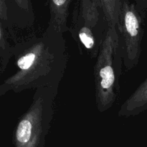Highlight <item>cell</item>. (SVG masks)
<instances>
[{
    "label": "cell",
    "instance_id": "52a82bcc",
    "mask_svg": "<svg viewBox=\"0 0 147 147\" xmlns=\"http://www.w3.org/2000/svg\"><path fill=\"white\" fill-rule=\"evenodd\" d=\"M48 3L50 18L47 27L63 35L69 30L67 19L72 0H53Z\"/></svg>",
    "mask_w": 147,
    "mask_h": 147
},
{
    "label": "cell",
    "instance_id": "9c48e42d",
    "mask_svg": "<svg viewBox=\"0 0 147 147\" xmlns=\"http://www.w3.org/2000/svg\"><path fill=\"white\" fill-rule=\"evenodd\" d=\"M1 30H0V41H1Z\"/></svg>",
    "mask_w": 147,
    "mask_h": 147
},
{
    "label": "cell",
    "instance_id": "6da1fadb",
    "mask_svg": "<svg viewBox=\"0 0 147 147\" xmlns=\"http://www.w3.org/2000/svg\"><path fill=\"white\" fill-rule=\"evenodd\" d=\"M17 71L4 88L19 93L25 90L58 88L68 62L63 34L47 27L40 35L33 34L20 46Z\"/></svg>",
    "mask_w": 147,
    "mask_h": 147
},
{
    "label": "cell",
    "instance_id": "277c9868",
    "mask_svg": "<svg viewBox=\"0 0 147 147\" xmlns=\"http://www.w3.org/2000/svg\"><path fill=\"white\" fill-rule=\"evenodd\" d=\"M123 63L126 70L139 64L144 36V18L135 3L122 1L120 21L118 26Z\"/></svg>",
    "mask_w": 147,
    "mask_h": 147
},
{
    "label": "cell",
    "instance_id": "8992f818",
    "mask_svg": "<svg viewBox=\"0 0 147 147\" xmlns=\"http://www.w3.org/2000/svg\"><path fill=\"white\" fill-rule=\"evenodd\" d=\"M147 111V78L121 106L117 115L132 117Z\"/></svg>",
    "mask_w": 147,
    "mask_h": 147
},
{
    "label": "cell",
    "instance_id": "ba28073f",
    "mask_svg": "<svg viewBox=\"0 0 147 147\" xmlns=\"http://www.w3.org/2000/svg\"><path fill=\"white\" fill-rule=\"evenodd\" d=\"M102 13L108 27L118 28L120 21L122 1L100 0Z\"/></svg>",
    "mask_w": 147,
    "mask_h": 147
},
{
    "label": "cell",
    "instance_id": "5b68a950",
    "mask_svg": "<svg viewBox=\"0 0 147 147\" xmlns=\"http://www.w3.org/2000/svg\"><path fill=\"white\" fill-rule=\"evenodd\" d=\"M68 31L81 54L85 52L91 58H97L105 34L102 35L86 27L73 13Z\"/></svg>",
    "mask_w": 147,
    "mask_h": 147
},
{
    "label": "cell",
    "instance_id": "7a4b0ae2",
    "mask_svg": "<svg viewBox=\"0 0 147 147\" xmlns=\"http://www.w3.org/2000/svg\"><path fill=\"white\" fill-rule=\"evenodd\" d=\"M121 49L117 28L108 27L94 65L95 93L97 110H109L120 93Z\"/></svg>",
    "mask_w": 147,
    "mask_h": 147
},
{
    "label": "cell",
    "instance_id": "3957f363",
    "mask_svg": "<svg viewBox=\"0 0 147 147\" xmlns=\"http://www.w3.org/2000/svg\"><path fill=\"white\" fill-rule=\"evenodd\" d=\"M57 93L58 88L35 90L30 108L17 125L14 147H45Z\"/></svg>",
    "mask_w": 147,
    "mask_h": 147
}]
</instances>
